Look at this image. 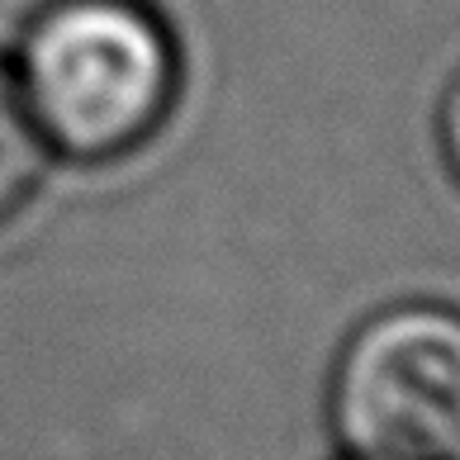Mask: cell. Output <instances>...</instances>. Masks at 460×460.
I'll use <instances>...</instances> for the list:
<instances>
[{"label":"cell","mask_w":460,"mask_h":460,"mask_svg":"<svg viewBox=\"0 0 460 460\" xmlns=\"http://www.w3.org/2000/svg\"><path fill=\"white\" fill-rule=\"evenodd\" d=\"M332 432L351 460H451L460 451V314H375L332 370Z\"/></svg>","instance_id":"obj_2"},{"label":"cell","mask_w":460,"mask_h":460,"mask_svg":"<svg viewBox=\"0 0 460 460\" xmlns=\"http://www.w3.org/2000/svg\"><path fill=\"white\" fill-rule=\"evenodd\" d=\"M43 157H48V143L33 128L14 76L0 66V228L33 195V185L43 176Z\"/></svg>","instance_id":"obj_3"},{"label":"cell","mask_w":460,"mask_h":460,"mask_svg":"<svg viewBox=\"0 0 460 460\" xmlns=\"http://www.w3.org/2000/svg\"><path fill=\"white\" fill-rule=\"evenodd\" d=\"M441 152H447L451 176L460 181V76L447 91V100H441Z\"/></svg>","instance_id":"obj_4"},{"label":"cell","mask_w":460,"mask_h":460,"mask_svg":"<svg viewBox=\"0 0 460 460\" xmlns=\"http://www.w3.org/2000/svg\"><path fill=\"white\" fill-rule=\"evenodd\" d=\"M14 86L58 157L105 166L166 124L181 58L147 0H48L20 39Z\"/></svg>","instance_id":"obj_1"}]
</instances>
